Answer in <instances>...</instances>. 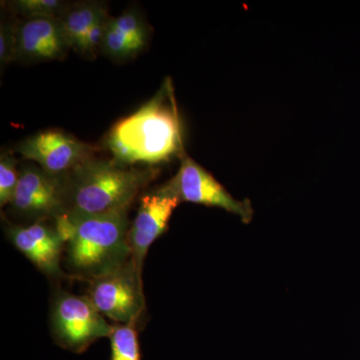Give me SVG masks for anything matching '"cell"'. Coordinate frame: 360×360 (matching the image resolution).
Segmentation results:
<instances>
[{
	"label": "cell",
	"mask_w": 360,
	"mask_h": 360,
	"mask_svg": "<svg viewBox=\"0 0 360 360\" xmlns=\"http://www.w3.org/2000/svg\"><path fill=\"white\" fill-rule=\"evenodd\" d=\"M105 142L112 160L122 167L155 165L184 155L181 122L169 79L139 110L116 122Z\"/></svg>",
	"instance_id": "cell-1"
},
{
	"label": "cell",
	"mask_w": 360,
	"mask_h": 360,
	"mask_svg": "<svg viewBox=\"0 0 360 360\" xmlns=\"http://www.w3.org/2000/svg\"><path fill=\"white\" fill-rule=\"evenodd\" d=\"M54 224L65 240L68 266L78 277L90 281L130 260L127 212L87 217L65 213Z\"/></svg>",
	"instance_id": "cell-2"
},
{
	"label": "cell",
	"mask_w": 360,
	"mask_h": 360,
	"mask_svg": "<svg viewBox=\"0 0 360 360\" xmlns=\"http://www.w3.org/2000/svg\"><path fill=\"white\" fill-rule=\"evenodd\" d=\"M158 170L92 158L68 175V213L77 217L129 212Z\"/></svg>",
	"instance_id": "cell-3"
},
{
	"label": "cell",
	"mask_w": 360,
	"mask_h": 360,
	"mask_svg": "<svg viewBox=\"0 0 360 360\" xmlns=\"http://www.w3.org/2000/svg\"><path fill=\"white\" fill-rule=\"evenodd\" d=\"M51 328L58 345L82 354L96 340L110 338L113 326L89 296L63 292L56 296L52 305Z\"/></svg>",
	"instance_id": "cell-4"
},
{
	"label": "cell",
	"mask_w": 360,
	"mask_h": 360,
	"mask_svg": "<svg viewBox=\"0 0 360 360\" xmlns=\"http://www.w3.org/2000/svg\"><path fill=\"white\" fill-rule=\"evenodd\" d=\"M86 295L104 317L118 324H136L146 307L142 276L130 260L90 281Z\"/></svg>",
	"instance_id": "cell-5"
},
{
	"label": "cell",
	"mask_w": 360,
	"mask_h": 360,
	"mask_svg": "<svg viewBox=\"0 0 360 360\" xmlns=\"http://www.w3.org/2000/svg\"><path fill=\"white\" fill-rule=\"evenodd\" d=\"M68 175H52L37 165H25L9 205L11 210L35 222L58 219L68 213Z\"/></svg>",
	"instance_id": "cell-6"
},
{
	"label": "cell",
	"mask_w": 360,
	"mask_h": 360,
	"mask_svg": "<svg viewBox=\"0 0 360 360\" xmlns=\"http://www.w3.org/2000/svg\"><path fill=\"white\" fill-rule=\"evenodd\" d=\"M15 150L25 160L37 163L47 174L68 175L94 158L98 148L63 130L49 129L20 141Z\"/></svg>",
	"instance_id": "cell-7"
},
{
	"label": "cell",
	"mask_w": 360,
	"mask_h": 360,
	"mask_svg": "<svg viewBox=\"0 0 360 360\" xmlns=\"http://www.w3.org/2000/svg\"><path fill=\"white\" fill-rule=\"evenodd\" d=\"M179 202L219 207L238 215L243 221L252 219L250 201L234 200L231 194L205 168L188 156H181V165L176 175L165 184Z\"/></svg>",
	"instance_id": "cell-8"
},
{
	"label": "cell",
	"mask_w": 360,
	"mask_h": 360,
	"mask_svg": "<svg viewBox=\"0 0 360 360\" xmlns=\"http://www.w3.org/2000/svg\"><path fill=\"white\" fill-rule=\"evenodd\" d=\"M179 203L165 184L141 196L136 217L129 231L130 262L139 276H142L149 248L167 231L170 217Z\"/></svg>",
	"instance_id": "cell-9"
},
{
	"label": "cell",
	"mask_w": 360,
	"mask_h": 360,
	"mask_svg": "<svg viewBox=\"0 0 360 360\" xmlns=\"http://www.w3.org/2000/svg\"><path fill=\"white\" fill-rule=\"evenodd\" d=\"M7 238L45 276L54 278L65 276L60 262L65 243L56 224L51 226L45 221L11 224L7 227Z\"/></svg>",
	"instance_id": "cell-10"
},
{
	"label": "cell",
	"mask_w": 360,
	"mask_h": 360,
	"mask_svg": "<svg viewBox=\"0 0 360 360\" xmlns=\"http://www.w3.org/2000/svg\"><path fill=\"white\" fill-rule=\"evenodd\" d=\"M18 60H63L70 46L59 18H30L16 25Z\"/></svg>",
	"instance_id": "cell-11"
},
{
	"label": "cell",
	"mask_w": 360,
	"mask_h": 360,
	"mask_svg": "<svg viewBox=\"0 0 360 360\" xmlns=\"http://www.w3.org/2000/svg\"><path fill=\"white\" fill-rule=\"evenodd\" d=\"M104 9L101 2H82L70 6L59 18L71 49L79 52L90 26Z\"/></svg>",
	"instance_id": "cell-12"
},
{
	"label": "cell",
	"mask_w": 360,
	"mask_h": 360,
	"mask_svg": "<svg viewBox=\"0 0 360 360\" xmlns=\"http://www.w3.org/2000/svg\"><path fill=\"white\" fill-rule=\"evenodd\" d=\"M136 324H117L110 335V360H141Z\"/></svg>",
	"instance_id": "cell-13"
},
{
	"label": "cell",
	"mask_w": 360,
	"mask_h": 360,
	"mask_svg": "<svg viewBox=\"0 0 360 360\" xmlns=\"http://www.w3.org/2000/svg\"><path fill=\"white\" fill-rule=\"evenodd\" d=\"M9 6L25 20L30 18H59L68 11L70 4L60 0H16Z\"/></svg>",
	"instance_id": "cell-14"
},
{
	"label": "cell",
	"mask_w": 360,
	"mask_h": 360,
	"mask_svg": "<svg viewBox=\"0 0 360 360\" xmlns=\"http://www.w3.org/2000/svg\"><path fill=\"white\" fill-rule=\"evenodd\" d=\"M111 23L127 37L139 54L148 42V28L141 15L135 11H125L118 18H110Z\"/></svg>",
	"instance_id": "cell-15"
},
{
	"label": "cell",
	"mask_w": 360,
	"mask_h": 360,
	"mask_svg": "<svg viewBox=\"0 0 360 360\" xmlns=\"http://www.w3.org/2000/svg\"><path fill=\"white\" fill-rule=\"evenodd\" d=\"M18 161L13 155L1 153L0 156V206L11 205L18 180L20 170L18 169Z\"/></svg>",
	"instance_id": "cell-16"
},
{
	"label": "cell",
	"mask_w": 360,
	"mask_h": 360,
	"mask_svg": "<svg viewBox=\"0 0 360 360\" xmlns=\"http://www.w3.org/2000/svg\"><path fill=\"white\" fill-rule=\"evenodd\" d=\"M104 53L113 60H127L137 56L127 37L111 23L110 18L104 33L103 46Z\"/></svg>",
	"instance_id": "cell-17"
},
{
	"label": "cell",
	"mask_w": 360,
	"mask_h": 360,
	"mask_svg": "<svg viewBox=\"0 0 360 360\" xmlns=\"http://www.w3.org/2000/svg\"><path fill=\"white\" fill-rule=\"evenodd\" d=\"M108 20H110V16L106 9H104L94 21V25L90 26L89 32L85 35L84 44L80 47L79 53L84 56H94L101 49Z\"/></svg>",
	"instance_id": "cell-18"
},
{
	"label": "cell",
	"mask_w": 360,
	"mask_h": 360,
	"mask_svg": "<svg viewBox=\"0 0 360 360\" xmlns=\"http://www.w3.org/2000/svg\"><path fill=\"white\" fill-rule=\"evenodd\" d=\"M16 26L1 20L0 23V66L6 68L9 63L18 60V39Z\"/></svg>",
	"instance_id": "cell-19"
}]
</instances>
